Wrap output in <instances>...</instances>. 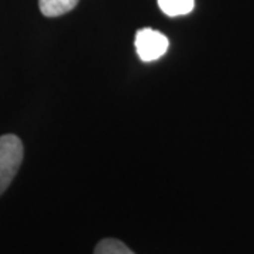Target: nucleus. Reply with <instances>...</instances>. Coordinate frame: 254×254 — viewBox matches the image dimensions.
I'll list each match as a JSON object with an SVG mask.
<instances>
[{"label": "nucleus", "mask_w": 254, "mask_h": 254, "mask_svg": "<svg viewBox=\"0 0 254 254\" xmlns=\"http://www.w3.org/2000/svg\"><path fill=\"white\" fill-rule=\"evenodd\" d=\"M23 143L14 134L0 137V195L9 188L23 161Z\"/></svg>", "instance_id": "obj_1"}, {"label": "nucleus", "mask_w": 254, "mask_h": 254, "mask_svg": "<svg viewBox=\"0 0 254 254\" xmlns=\"http://www.w3.org/2000/svg\"><path fill=\"white\" fill-rule=\"evenodd\" d=\"M168 38L163 33L153 28L138 30L134 40V46L138 58L144 63H153L161 58L168 50Z\"/></svg>", "instance_id": "obj_2"}, {"label": "nucleus", "mask_w": 254, "mask_h": 254, "mask_svg": "<svg viewBox=\"0 0 254 254\" xmlns=\"http://www.w3.org/2000/svg\"><path fill=\"white\" fill-rule=\"evenodd\" d=\"M79 0H38L41 13L46 17H58L76 7Z\"/></svg>", "instance_id": "obj_3"}, {"label": "nucleus", "mask_w": 254, "mask_h": 254, "mask_svg": "<svg viewBox=\"0 0 254 254\" xmlns=\"http://www.w3.org/2000/svg\"><path fill=\"white\" fill-rule=\"evenodd\" d=\"M158 7L168 17L185 16L195 7V0H157Z\"/></svg>", "instance_id": "obj_4"}, {"label": "nucleus", "mask_w": 254, "mask_h": 254, "mask_svg": "<svg viewBox=\"0 0 254 254\" xmlns=\"http://www.w3.org/2000/svg\"><path fill=\"white\" fill-rule=\"evenodd\" d=\"M95 254H134L125 243L116 239H105L98 243Z\"/></svg>", "instance_id": "obj_5"}]
</instances>
